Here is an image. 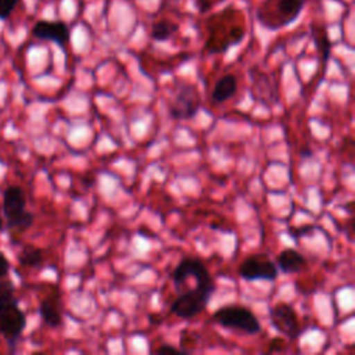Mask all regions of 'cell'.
Here are the masks:
<instances>
[{"instance_id":"10","label":"cell","mask_w":355,"mask_h":355,"mask_svg":"<svg viewBox=\"0 0 355 355\" xmlns=\"http://www.w3.org/2000/svg\"><path fill=\"white\" fill-rule=\"evenodd\" d=\"M272 326L284 337L295 340L301 334L300 320L295 309L287 302H277L269 311Z\"/></svg>"},{"instance_id":"11","label":"cell","mask_w":355,"mask_h":355,"mask_svg":"<svg viewBox=\"0 0 355 355\" xmlns=\"http://www.w3.org/2000/svg\"><path fill=\"white\" fill-rule=\"evenodd\" d=\"M32 35L36 39L53 42L60 47H65L69 43L71 29L64 21H49L40 19L32 28Z\"/></svg>"},{"instance_id":"9","label":"cell","mask_w":355,"mask_h":355,"mask_svg":"<svg viewBox=\"0 0 355 355\" xmlns=\"http://www.w3.org/2000/svg\"><path fill=\"white\" fill-rule=\"evenodd\" d=\"M26 326V316L17 304L0 305V334L14 348Z\"/></svg>"},{"instance_id":"7","label":"cell","mask_w":355,"mask_h":355,"mask_svg":"<svg viewBox=\"0 0 355 355\" xmlns=\"http://www.w3.org/2000/svg\"><path fill=\"white\" fill-rule=\"evenodd\" d=\"M189 276H193L196 279V286L215 291V282L201 259L186 257L178 263V266L172 272V280L176 290H180L182 284Z\"/></svg>"},{"instance_id":"8","label":"cell","mask_w":355,"mask_h":355,"mask_svg":"<svg viewBox=\"0 0 355 355\" xmlns=\"http://www.w3.org/2000/svg\"><path fill=\"white\" fill-rule=\"evenodd\" d=\"M240 277L247 282L269 280L277 277V266L266 254H252L247 257L237 269Z\"/></svg>"},{"instance_id":"12","label":"cell","mask_w":355,"mask_h":355,"mask_svg":"<svg viewBox=\"0 0 355 355\" xmlns=\"http://www.w3.org/2000/svg\"><path fill=\"white\" fill-rule=\"evenodd\" d=\"M39 315L42 320L50 327H58L62 323V313H61V298L57 290H54L50 295L39 304Z\"/></svg>"},{"instance_id":"22","label":"cell","mask_w":355,"mask_h":355,"mask_svg":"<svg viewBox=\"0 0 355 355\" xmlns=\"http://www.w3.org/2000/svg\"><path fill=\"white\" fill-rule=\"evenodd\" d=\"M4 227V222H3V218H1V209H0V232L3 230Z\"/></svg>"},{"instance_id":"21","label":"cell","mask_w":355,"mask_h":355,"mask_svg":"<svg viewBox=\"0 0 355 355\" xmlns=\"http://www.w3.org/2000/svg\"><path fill=\"white\" fill-rule=\"evenodd\" d=\"M10 270V261L7 257L0 251V277H4Z\"/></svg>"},{"instance_id":"15","label":"cell","mask_w":355,"mask_h":355,"mask_svg":"<svg viewBox=\"0 0 355 355\" xmlns=\"http://www.w3.org/2000/svg\"><path fill=\"white\" fill-rule=\"evenodd\" d=\"M312 37L316 44V49L320 54V58L323 61V67H326V62L330 57V50H331V42L327 35L326 25H312Z\"/></svg>"},{"instance_id":"20","label":"cell","mask_w":355,"mask_h":355,"mask_svg":"<svg viewBox=\"0 0 355 355\" xmlns=\"http://www.w3.org/2000/svg\"><path fill=\"white\" fill-rule=\"evenodd\" d=\"M154 352H155V354H159V355H168V354L179 355V354H189L190 351H189V349H180V348L173 347V345H169V344H162L161 347L155 348Z\"/></svg>"},{"instance_id":"6","label":"cell","mask_w":355,"mask_h":355,"mask_svg":"<svg viewBox=\"0 0 355 355\" xmlns=\"http://www.w3.org/2000/svg\"><path fill=\"white\" fill-rule=\"evenodd\" d=\"M212 294L214 291L196 286L193 290H187L173 300L171 304V313L184 320L193 319L207 308Z\"/></svg>"},{"instance_id":"17","label":"cell","mask_w":355,"mask_h":355,"mask_svg":"<svg viewBox=\"0 0 355 355\" xmlns=\"http://www.w3.org/2000/svg\"><path fill=\"white\" fill-rule=\"evenodd\" d=\"M18 261L22 266L37 268L43 262V250L33 244H25L18 254Z\"/></svg>"},{"instance_id":"13","label":"cell","mask_w":355,"mask_h":355,"mask_svg":"<svg viewBox=\"0 0 355 355\" xmlns=\"http://www.w3.org/2000/svg\"><path fill=\"white\" fill-rule=\"evenodd\" d=\"M276 266L283 273H298L306 266V259L294 248H284L276 258Z\"/></svg>"},{"instance_id":"3","label":"cell","mask_w":355,"mask_h":355,"mask_svg":"<svg viewBox=\"0 0 355 355\" xmlns=\"http://www.w3.org/2000/svg\"><path fill=\"white\" fill-rule=\"evenodd\" d=\"M211 320L225 329L237 330L245 334H257L261 331V323L255 313L244 305H225L218 308Z\"/></svg>"},{"instance_id":"16","label":"cell","mask_w":355,"mask_h":355,"mask_svg":"<svg viewBox=\"0 0 355 355\" xmlns=\"http://www.w3.org/2000/svg\"><path fill=\"white\" fill-rule=\"evenodd\" d=\"M179 31V25L168 21V19H161L157 21L151 25V31H150V37L154 42H166L169 40L176 32Z\"/></svg>"},{"instance_id":"2","label":"cell","mask_w":355,"mask_h":355,"mask_svg":"<svg viewBox=\"0 0 355 355\" xmlns=\"http://www.w3.org/2000/svg\"><path fill=\"white\" fill-rule=\"evenodd\" d=\"M306 0H263L255 11L261 26L277 31L288 26L301 15Z\"/></svg>"},{"instance_id":"1","label":"cell","mask_w":355,"mask_h":355,"mask_svg":"<svg viewBox=\"0 0 355 355\" xmlns=\"http://www.w3.org/2000/svg\"><path fill=\"white\" fill-rule=\"evenodd\" d=\"M240 17L241 11L229 6L208 18L207 28L209 35L205 42V50L208 53L220 54L243 42L245 28L239 22Z\"/></svg>"},{"instance_id":"19","label":"cell","mask_w":355,"mask_h":355,"mask_svg":"<svg viewBox=\"0 0 355 355\" xmlns=\"http://www.w3.org/2000/svg\"><path fill=\"white\" fill-rule=\"evenodd\" d=\"M21 0H0V19H7Z\"/></svg>"},{"instance_id":"14","label":"cell","mask_w":355,"mask_h":355,"mask_svg":"<svg viewBox=\"0 0 355 355\" xmlns=\"http://www.w3.org/2000/svg\"><path fill=\"white\" fill-rule=\"evenodd\" d=\"M237 90V78L232 73H226L215 83L211 97L215 103H223L229 100Z\"/></svg>"},{"instance_id":"5","label":"cell","mask_w":355,"mask_h":355,"mask_svg":"<svg viewBox=\"0 0 355 355\" xmlns=\"http://www.w3.org/2000/svg\"><path fill=\"white\" fill-rule=\"evenodd\" d=\"M201 105V97L196 86L187 82H179L175 94L169 101V114L173 119L184 121L197 115Z\"/></svg>"},{"instance_id":"4","label":"cell","mask_w":355,"mask_h":355,"mask_svg":"<svg viewBox=\"0 0 355 355\" xmlns=\"http://www.w3.org/2000/svg\"><path fill=\"white\" fill-rule=\"evenodd\" d=\"M3 215L6 227L25 230L33 223V214L26 211V197L19 186H8L3 194Z\"/></svg>"},{"instance_id":"18","label":"cell","mask_w":355,"mask_h":355,"mask_svg":"<svg viewBox=\"0 0 355 355\" xmlns=\"http://www.w3.org/2000/svg\"><path fill=\"white\" fill-rule=\"evenodd\" d=\"M18 298L15 297V286L10 280L0 282V305L17 304Z\"/></svg>"}]
</instances>
